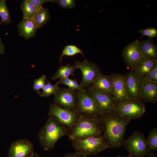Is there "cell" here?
<instances>
[{
	"mask_svg": "<svg viewBox=\"0 0 157 157\" xmlns=\"http://www.w3.org/2000/svg\"><path fill=\"white\" fill-rule=\"evenodd\" d=\"M103 129L102 135L109 148L121 147L124 140L125 131L131 120L113 113L101 115L99 117Z\"/></svg>",
	"mask_w": 157,
	"mask_h": 157,
	"instance_id": "obj_1",
	"label": "cell"
},
{
	"mask_svg": "<svg viewBox=\"0 0 157 157\" xmlns=\"http://www.w3.org/2000/svg\"><path fill=\"white\" fill-rule=\"evenodd\" d=\"M69 128L60 123L52 116H49L38 134L39 142L45 151L51 150L56 142L61 137L68 135Z\"/></svg>",
	"mask_w": 157,
	"mask_h": 157,
	"instance_id": "obj_2",
	"label": "cell"
},
{
	"mask_svg": "<svg viewBox=\"0 0 157 157\" xmlns=\"http://www.w3.org/2000/svg\"><path fill=\"white\" fill-rule=\"evenodd\" d=\"M103 129L99 118L79 115L77 121L68 134L71 140L90 137L102 136Z\"/></svg>",
	"mask_w": 157,
	"mask_h": 157,
	"instance_id": "obj_3",
	"label": "cell"
},
{
	"mask_svg": "<svg viewBox=\"0 0 157 157\" xmlns=\"http://www.w3.org/2000/svg\"><path fill=\"white\" fill-rule=\"evenodd\" d=\"M71 141L76 152L86 157L95 155L109 148L103 136L90 137Z\"/></svg>",
	"mask_w": 157,
	"mask_h": 157,
	"instance_id": "obj_4",
	"label": "cell"
},
{
	"mask_svg": "<svg viewBox=\"0 0 157 157\" xmlns=\"http://www.w3.org/2000/svg\"><path fill=\"white\" fill-rule=\"evenodd\" d=\"M146 111L143 102L139 99H129L117 102L113 113L131 120L142 117Z\"/></svg>",
	"mask_w": 157,
	"mask_h": 157,
	"instance_id": "obj_5",
	"label": "cell"
},
{
	"mask_svg": "<svg viewBox=\"0 0 157 157\" xmlns=\"http://www.w3.org/2000/svg\"><path fill=\"white\" fill-rule=\"evenodd\" d=\"M123 145L128 151L130 157L148 156L150 150L144 136L138 131L134 132L126 140H124Z\"/></svg>",
	"mask_w": 157,
	"mask_h": 157,
	"instance_id": "obj_6",
	"label": "cell"
},
{
	"mask_svg": "<svg viewBox=\"0 0 157 157\" xmlns=\"http://www.w3.org/2000/svg\"><path fill=\"white\" fill-rule=\"evenodd\" d=\"M75 110L79 115L91 117L98 118L101 115L94 99L85 89L77 90V100Z\"/></svg>",
	"mask_w": 157,
	"mask_h": 157,
	"instance_id": "obj_7",
	"label": "cell"
},
{
	"mask_svg": "<svg viewBox=\"0 0 157 157\" xmlns=\"http://www.w3.org/2000/svg\"><path fill=\"white\" fill-rule=\"evenodd\" d=\"M79 114L75 109L60 107L54 103H50L48 116H52L71 131L76 123Z\"/></svg>",
	"mask_w": 157,
	"mask_h": 157,
	"instance_id": "obj_8",
	"label": "cell"
},
{
	"mask_svg": "<svg viewBox=\"0 0 157 157\" xmlns=\"http://www.w3.org/2000/svg\"><path fill=\"white\" fill-rule=\"evenodd\" d=\"M94 99L97 109L101 115L113 113L117 102L112 96L99 91L91 86L85 89Z\"/></svg>",
	"mask_w": 157,
	"mask_h": 157,
	"instance_id": "obj_9",
	"label": "cell"
},
{
	"mask_svg": "<svg viewBox=\"0 0 157 157\" xmlns=\"http://www.w3.org/2000/svg\"><path fill=\"white\" fill-rule=\"evenodd\" d=\"M75 64L82 72V80L80 85L83 89L91 86L93 81L102 73L99 67L87 59L75 62Z\"/></svg>",
	"mask_w": 157,
	"mask_h": 157,
	"instance_id": "obj_10",
	"label": "cell"
},
{
	"mask_svg": "<svg viewBox=\"0 0 157 157\" xmlns=\"http://www.w3.org/2000/svg\"><path fill=\"white\" fill-rule=\"evenodd\" d=\"M125 75L126 95L129 99H139L143 85L144 78L131 70Z\"/></svg>",
	"mask_w": 157,
	"mask_h": 157,
	"instance_id": "obj_11",
	"label": "cell"
},
{
	"mask_svg": "<svg viewBox=\"0 0 157 157\" xmlns=\"http://www.w3.org/2000/svg\"><path fill=\"white\" fill-rule=\"evenodd\" d=\"M77 100V90L69 88H60L54 95V103L63 108L74 110Z\"/></svg>",
	"mask_w": 157,
	"mask_h": 157,
	"instance_id": "obj_12",
	"label": "cell"
},
{
	"mask_svg": "<svg viewBox=\"0 0 157 157\" xmlns=\"http://www.w3.org/2000/svg\"><path fill=\"white\" fill-rule=\"evenodd\" d=\"M136 39L128 44L123 49L122 56L127 65L133 70L138 63L143 57L139 44Z\"/></svg>",
	"mask_w": 157,
	"mask_h": 157,
	"instance_id": "obj_13",
	"label": "cell"
},
{
	"mask_svg": "<svg viewBox=\"0 0 157 157\" xmlns=\"http://www.w3.org/2000/svg\"><path fill=\"white\" fill-rule=\"evenodd\" d=\"M33 149V144L29 140H18L10 145L8 157H30L34 151Z\"/></svg>",
	"mask_w": 157,
	"mask_h": 157,
	"instance_id": "obj_14",
	"label": "cell"
},
{
	"mask_svg": "<svg viewBox=\"0 0 157 157\" xmlns=\"http://www.w3.org/2000/svg\"><path fill=\"white\" fill-rule=\"evenodd\" d=\"M108 76L112 84L113 97L117 102L129 99L126 92L125 75L113 73Z\"/></svg>",
	"mask_w": 157,
	"mask_h": 157,
	"instance_id": "obj_15",
	"label": "cell"
},
{
	"mask_svg": "<svg viewBox=\"0 0 157 157\" xmlns=\"http://www.w3.org/2000/svg\"><path fill=\"white\" fill-rule=\"evenodd\" d=\"M139 99L142 101L155 104L157 101V83H150L144 78Z\"/></svg>",
	"mask_w": 157,
	"mask_h": 157,
	"instance_id": "obj_16",
	"label": "cell"
},
{
	"mask_svg": "<svg viewBox=\"0 0 157 157\" xmlns=\"http://www.w3.org/2000/svg\"><path fill=\"white\" fill-rule=\"evenodd\" d=\"M19 35L28 40L34 37L38 28L33 19L23 18L17 24Z\"/></svg>",
	"mask_w": 157,
	"mask_h": 157,
	"instance_id": "obj_17",
	"label": "cell"
},
{
	"mask_svg": "<svg viewBox=\"0 0 157 157\" xmlns=\"http://www.w3.org/2000/svg\"><path fill=\"white\" fill-rule=\"evenodd\" d=\"M143 57L152 60H157V47L152 38L139 41Z\"/></svg>",
	"mask_w": 157,
	"mask_h": 157,
	"instance_id": "obj_18",
	"label": "cell"
},
{
	"mask_svg": "<svg viewBox=\"0 0 157 157\" xmlns=\"http://www.w3.org/2000/svg\"><path fill=\"white\" fill-rule=\"evenodd\" d=\"M91 86L99 91L113 95L112 83L108 75L101 73L93 81Z\"/></svg>",
	"mask_w": 157,
	"mask_h": 157,
	"instance_id": "obj_19",
	"label": "cell"
},
{
	"mask_svg": "<svg viewBox=\"0 0 157 157\" xmlns=\"http://www.w3.org/2000/svg\"><path fill=\"white\" fill-rule=\"evenodd\" d=\"M156 64L157 60H152L143 57L133 71L137 75L144 77Z\"/></svg>",
	"mask_w": 157,
	"mask_h": 157,
	"instance_id": "obj_20",
	"label": "cell"
},
{
	"mask_svg": "<svg viewBox=\"0 0 157 157\" xmlns=\"http://www.w3.org/2000/svg\"><path fill=\"white\" fill-rule=\"evenodd\" d=\"M33 19L37 25V28H41L50 19L48 9L42 7L37 10Z\"/></svg>",
	"mask_w": 157,
	"mask_h": 157,
	"instance_id": "obj_21",
	"label": "cell"
},
{
	"mask_svg": "<svg viewBox=\"0 0 157 157\" xmlns=\"http://www.w3.org/2000/svg\"><path fill=\"white\" fill-rule=\"evenodd\" d=\"M77 69V68L75 64L72 66L69 64L65 65H62L58 69L55 74L52 77V79L56 80L58 78H67L70 75L74 76V72Z\"/></svg>",
	"mask_w": 157,
	"mask_h": 157,
	"instance_id": "obj_22",
	"label": "cell"
},
{
	"mask_svg": "<svg viewBox=\"0 0 157 157\" xmlns=\"http://www.w3.org/2000/svg\"><path fill=\"white\" fill-rule=\"evenodd\" d=\"M20 8L22 12L23 18L33 19L36 9L29 0H24L20 5Z\"/></svg>",
	"mask_w": 157,
	"mask_h": 157,
	"instance_id": "obj_23",
	"label": "cell"
},
{
	"mask_svg": "<svg viewBox=\"0 0 157 157\" xmlns=\"http://www.w3.org/2000/svg\"><path fill=\"white\" fill-rule=\"evenodd\" d=\"M47 81L45 85L42 89V92L40 95L41 97H47L51 94L55 95L60 89L56 83L53 85L49 80L47 79Z\"/></svg>",
	"mask_w": 157,
	"mask_h": 157,
	"instance_id": "obj_24",
	"label": "cell"
},
{
	"mask_svg": "<svg viewBox=\"0 0 157 157\" xmlns=\"http://www.w3.org/2000/svg\"><path fill=\"white\" fill-rule=\"evenodd\" d=\"M6 0H0V24L3 23L9 24L11 22L10 12L6 3Z\"/></svg>",
	"mask_w": 157,
	"mask_h": 157,
	"instance_id": "obj_25",
	"label": "cell"
},
{
	"mask_svg": "<svg viewBox=\"0 0 157 157\" xmlns=\"http://www.w3.org/2000/svg\"><path fill=\"white\" fill-rule=\"evenodd\" d=\"M78 53H81L84 57V54L82 50L78 47L74 45H68L65 46L63 49L61 55L60 61L61 62L64 56H72Z\"/></svg>",
	"mask_w": 157,
	"mask_h": 157,
	"instance_id": "obj_26",
	"label": "cell"
},
{
	"mask_svg": "<svg viewBox=\"0 0 157 157\" xmlns=\"http://www.w3.org/2000/svg\"><path fill=\"white\" fill-rule=\"evenodd\" d=\"M149 149L152 151L157 149V129H151L149 131L147 139H146Z\"/></svg>",
	"mask_w": 157,
	"mask_h": 157,
	"instance_id": "obj_27",
	"label": "cell"
},
{
	"mask_svg": "<svg viewBox=\"0 0 157 157\" xmlns=\"http://www.w3.org/2000/svg\"><path fill=\"white\" fill-rule=\"evenodd\" d=\"M46 76L43 75L40 78L34 80L33 85V90L36 92L38 94L40 95L41 93L40 90L42 89L46 84Z\"/></svg>",
	"mask_w": 157,
	"mask_h": 157,
	"instance_id": "obj_28",
	"label": "cell"
},
{
	"mask_svg": "<svg viewBox=\"0 0 157 157\" xmlns=\"http://www.w3.org/2000/svg\"><path fill=\"white\" fill-rule=\"evenodd\" d=\"M141 33L142 37L147 36L152 38L157 36V29L154 27H150L144 29H141L138 31Z\"/></svg>",
	"mask_w": 157,
	"mask_h": 157,
	"instance_id": "obj_29",
	"label": "cell"
},
{
	"mask_svg": "<svg viewBox=\"0 0 157 157\" xmlns=\"http://www.w3.org/2000/svg\"><path fill=\"white\" fill-rule=\"evenodd\" d=\"M144 78L150 83H157V64Z\"/></svg>",
	"mask_w": 157,
	"mask_h": 157,
	"instance_id": "obj_30",
	"label": "cell"
},
{
	"mask_svg": "<svg viewBox=\"0 0 157 157\" xmlns=\"http://www.w3.org/2000/svg\"><path fill=\"white\" fill-rule=\"evenodd\" d=\"M75 0H57L56 2L62 8H72L76 6Z\"/></svg>",
	"mask_w": 157,
	"mask_h": 157,
	"instance_id": "obj_31",
	"label": "cell"
},
{
	"mask_svg": "<svg viewBox=\"0 0 157 157\" xmlns=\"http://www.w3.org/2000/svg\"><path fill=\"white\" fill-rule=\"evenodd\" d=\"M30 1L36 9V10L42 7L43 3L50 2L55 3L56 0H29Z\"/></svg>",
	"mask_w": 157,
	"mask_h": 157,
	"instance_id": "obj_32",
	"label": "cell"
},
{
	"mask_svg": "<svg viewBox=\"0 0 157 157\" xmlns=\"http://www.w3.org/2000/svg\"><path fill=\"white\" fill-rule=\"evenodd\" d=\"M71 79L69 78L60 79L56 83L58 84H62L67 86L69 88H71Z\"/></svg>",
	"mask_w": 157,
	"mask_h": 157,
	"instance_id": "obj_33",
	"label": "cell"
},
{
	"mask_svg": "<svg viewBox=\"0 0 157 157\" xmlns=\"http://www.w3.org/2000/svg\"><path fill=\"white\" fill-rule=\"evenodd\" d=\"M71 89L76 90H81L83 89L80 85L78 83L76 79H71Z\"/></svg>",
	"mask_w": 157,
	"mask_h": 157,
	"instance_id": "obj_34",
	"label": "cell"
},
{
	"mask_svg": "<svg viewBox=\"0 0 157 157\" xmlns=\"http://www.w3.org/2000/svg\"><path fill=\"white\" fill-rule=\"evenodd\" d=\"M63 157H86L85 156L77 152L66 154Z\"/></svg>",
	"mask_w": 157,
	"mask_h": 157,
	"instance_id": "obj_35",
	"label": "cell"
},
{
	"mask_svg": "<svg viewBox=\"0 0 157 157\" xmlns=\"http://www.w3.org/2000/svg\"><path fill=\"white\" fill-rule=\"evenodd\" d=\"M4 46L3 44L1 38H0V55L4 54Z\"/></svg>",
	"mask_w": 157,
	"mask_h": 157,
	"instance_id": "obj_36",
	"label": "cell"
},
{
	"mask_svg": "<svg viewBox=\"0 0 157 157\" xmlns=\"http://www.w3.org/2000/svg\"><path fill=\"white\" fill-rule=\"evenodd\" d=\"M30 157H41L40 155L37 154L34 151Z\"/></svg>",
	"mask_w": 157,
	"mask_h": 157,
	"instance_id": "obj_37",
	"label": "cell"
},
{
	"mask_svg": "<svg viewBox=\"0 0 157 157\" xmlns=\"http://www.w3.org/2000/svg\"><path fill=\"white\" fill-rule=\"evenodd\" d=\"M148 156L149 157H156L153 152V151L151 150H150Z\"/></svg>",
	"mask_w": 157,
	"mask_h": 157,
	"instance_id": "obj_38",
	"label": "cell"
},
{
	"mask_svg": "<svg viewBox=\"0 0 157 157\" xmlns=\"http://www.w3.org/2000/svg\"><path fill=\"white\" fill-rule=\"evenodd\" d=\"M118 157H130L129 156H127V157L126 156H119Z\"/></svg>",
	"mask_w": 157,
	"mask_h": 157,
	"instance_id": "obj_39",
	"label": "cell"
},
{
	"mask_svg": "<svg viewBox=\"0 0 157 157\" xmlns=\"http://www.w3.org/2000/svg\"><path fill=\"white\" fill-rule=\"evenodd\" d=\"M141 157H144V156Z\"/></svg>",
	"mask_w": 157,
	"mask_h": 157,
	"instance_id": "obj_40",
	"label": "cell"
}]
</instances>
